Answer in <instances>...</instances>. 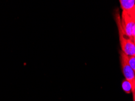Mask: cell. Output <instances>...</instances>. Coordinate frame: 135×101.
Wrapping results in <instances>:
<instances>
[{
  "label": "cell",
  "instance_id": "obj_1",
  "mask_svg": "<svg viewBox=\"0 0 135 101\" xmlns=\"http://www.w3.org/2000/svg\"><path fill=\"white\" fill-rule=\"evenodd\" d=\"M116 18L122 51L127 56L135 57V45L134 42L133 41L131 40L125 36L124 34L122 26H121V18L119 13L116 15Z\"/></svg>",
  "mask_w": 135,
  "mask_h": 101
},
{
  "label": "cell",
  "instance_id": "obj_2",
  "mask_svg": "<svg viewBox=\"0 0 135 101\" xmlns=\"http://www.w3.org/2000/svg\"><path fill=\"white\" fill-rule=\"evenodd\" d=\"M127 56L122 51L120 52V63L122 65L123 74L126 80L132 86V93H133L135 90V75L133 70L128 64Z\"/></svg>",
  "mask_w": 135,
  "mask_h": 101
},
{
  "label": "cell",
  "instance_id": "obj_3",
  "mask_svg": "<svg viewBox=\"0 0 135 101\" xmlns=\"http://www.w3.org/2000/svg\"><path fill=\"white\" fill-rule=\"evenodd\" d=\"M121 26L125 36L133 41V33L135 29V19L130 17L127 13L122 11L121 18Z\"/></svg>",
  "mask_w": 135,
  "mask_h": 101
},
{
  "label": "cell",
  "instance_id": "obj_4",
  "mask_svg": "<svg viewBox=\"0 0 135 101\" xmlns=\"http://www.w3.org/2000/svg\"><path fill=\"white\" fill-rule=\"evenodd\" d=\"M120 7L122 11L128 13L135 6L134 0H120Z\"/></svg>",
  "mask_w": 135,
  "mask_h": 101
},
{
  "label": "cell",
  "instance_id": "obj_5",
  "mask_svg": "<svg viewBox=\"0 0 135 101\" xmlns=\"http://www.w3.org/2000/svg\"><path fill=\"white\" fill-rule=\"evenodd\" d=\"M122 87L123 90L126 93L130 94L132 92V88L131 84L129 83L127 81L124 79L122 82Z\"/></svg>",
  "mask_w": 135,
  "mask_h": 101
},
{
  "label": "cell",
  "instance_id": "obj_6",
  "mask_svg": "<svg viewBox=\"0 0 135 101\" xmlns=\"http://www.w3.org/2000/svg\"><path fill=\"white\" fill-rule=\"evenodd\" d=\"M127 61L129 65H130L132 70H133L135 75V57L134 56H127Z\"/></svg>",
  "mask_w": 135,
  "mask_h": 101
},
{
  "label": "cell",
  "instance_id": "obj_7",
  "mask_svg": "<svg viewBox=\"0 0 135 101\" xmlns=\"http://www.w3.org/2000/svg\"><path fill=\"white\" fill-rule=\"evenodd\" d=\"M127 14L130 16V17H131L135 19V6L128 13H127Z\"/></svg>",
  "mask_w": 135,
  "mask_h": 101
},
{
  "label": "cell",
  "instance_id": "obj_8",
  "mask_svg": "<svg viewBox=\"0 0 135 101\" xmlns=\"http://www.w3.org/2000/svg\"><path fill=\"white\" fill-rule=\"evenodd\" d=\"M133 41H135V29L133 31Z\"/></svg>",
  "mask_w": 135,
  "mask_h": 101
},
{
  "label": "cell",
  "instance_id": "obj_9",
  "mask_svg": "<svg viewBox=\"0 0 135 101\" xmlns=\"http://www.w3.org/2000/svg\"><path fill=\"white\" fill-rule=\"evenodd\" d=\"M133 101H135V94H133Z\"/></svg>",
  "mask_w": 135,
  "mask_h": 101
},
{
  "label": "cell",
  "instance_id": "obj_10",
  "mask_svg": "<svg viewBox=\"0 0 135 101\" xmlns=\"http://www.w3.org/2000/svg\"><path fill=\"white\" fill-rule=\"evenodd\" d=\"M133 94H135V90H134V93Z\"/></svg>",
  "mask_w": 135,
  "mask_h": 101
},
{
  "label": "cell",
  "instance_id": "obj_11",
  "mask_svg": "<svg viewBox=\"0 0 135 101\" xmlns=\"http://www.w3.org/2000/svg\"><path fill=\"white\" fill-rule=\"evenodd\" d=\"M133 42H134V45H135V41H133Z\"/></svg>",
  "mask_w": 135,
  "mask_h": 101
}]
</instances>
